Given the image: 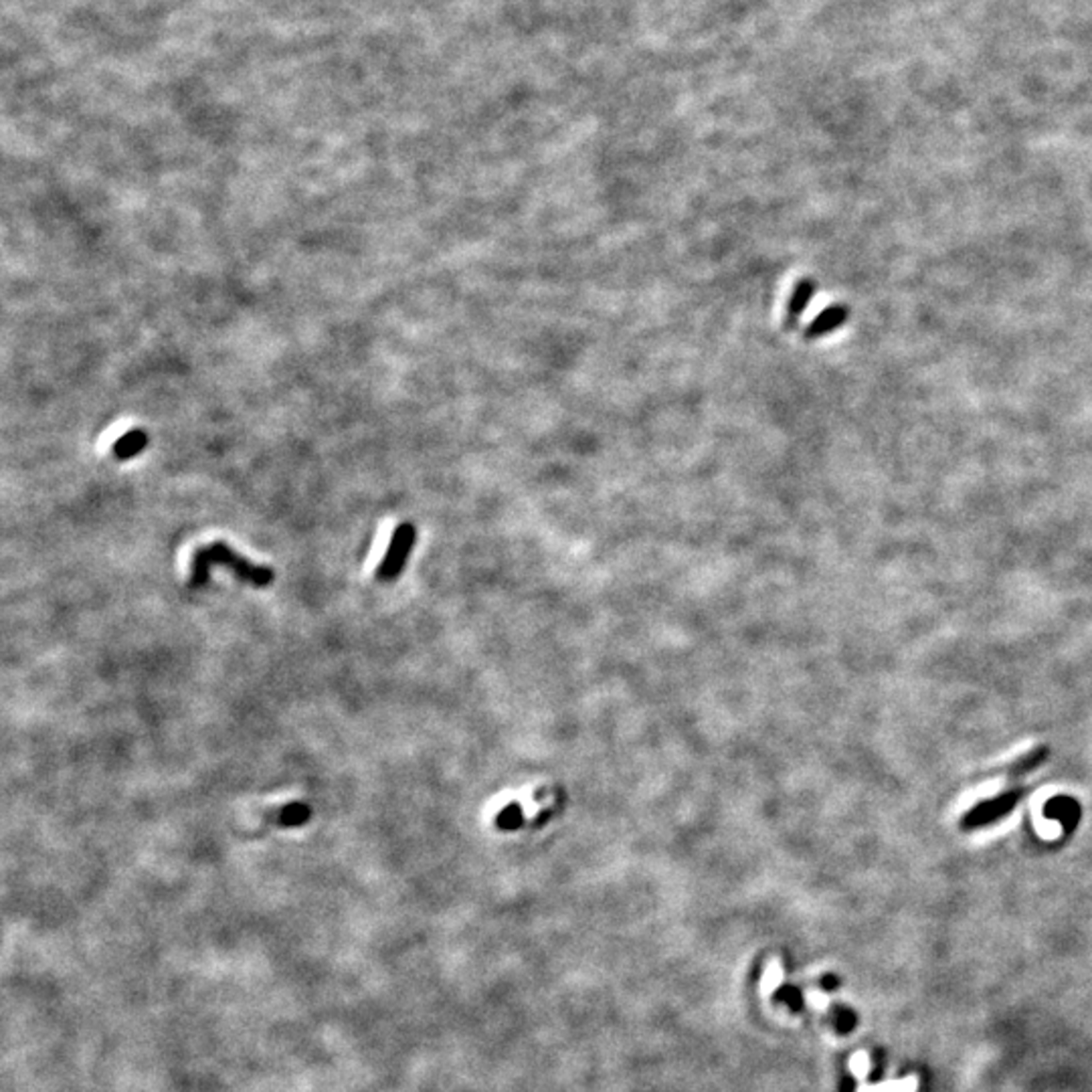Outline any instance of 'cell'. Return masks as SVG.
Listing matches in <instances>:
<instances>
[{
  "label": "cell",
  "mask_w": 1092,
  "mask_h": 1092,
  "mask_svg": "<svg viewBox=\"0 0 1092 1092\" xmlns=\"http://www.w3.org/2000/svg\"><path fill=\"white\" fill-rule=\"evenodd\" d=\"M217 565L227 567L237 579L259 587V589L261 587H270L275 581L273 569L249 563L245 556L237 554L229 544L217 540L194 551L190 561V581H189L190 589H201V587H205L208 583V575H211V567Z\"/></svg>",
  "instance_id": "obj_1"
},
{
  "label": "cell",
  "mask_w": 1092,
  "mask_h": 1092,
  "mask_svg": "<svg viewBox=\"0 0 1092 1092\" xmlns=\"http://www.w3.org/2000/svg\"><path fill=\"white\" fill-rule=\"evenodd\" d=\"M1026 791L1028 789L1024 786H1014V787L1005 789L998 795L987 797V800H982L965 811L963 818H961V828L965 832H975V830L991 828V825L1000 823L1021 803Z\"/></svg>",
  "instance_id": "obj_2"
},
{
  "label": "cell",
  "mask_w": 1092,
  "mask_h": 1092,
  "mask_svg": "<svg viewBox=\"0 0 1092 1092\" xmlns=\"http://www.w3.org/2000/svg\"><path fill=\"white\" fill-rule=\"evenodd\" d=\"M415 540H417L415 526L411 522H401L395 528L393 537H390L389 549L383 556L381 565L376 567V572H374L376 579H379L381 583H390V581L399 579L403 569L407 567Z\"/></svg>",
  "instance_id": "obj_3"
},
{
  "label": "cell",
  "mask_w": 1092,
  "mask_h": 1092,
  "mask_svg": "<svg viewBox=\"0 0 1092 1092\" xmlns=\"http://www.w3.org/2000/svg\"><path fill=\"white\" fill-rule=\"evenodd\" d=\"M848 318H850V307L844 306V304H836V306L825 307V310H821V312L807 324V328H805V332H803L805 340L823 339V336H828V334H832L834 330L842 328V326L846 324V322H848Z\"/></svg>",
  "instance_id": "obj_4"
},
{
  "label": "cell",
  "mask_w": 1092,
  "mask_h": 1092,
  "mask_svg": "<svg viewBox=\"0 0 1092 1092\" xmlns=\"http://www.w3.org/2000/svg\"><path fill=\"white\" fill-rule=\"evenodd\" d=\"M1048 757H1050V749L1046 745L1032 747L1024 754H1018L1014 761L1003 765L1001 775L1010 781H1019V779H1024L1026 775L1038 771V769L1048 761Z\"/></svg>",
  "instance_id": "obj_5"
},
{
  "label": "cell",
  "mask_w": 1092,
  "mask_h": 1092,
  "mask_svg": "<svg viewBox=\"0 0 1092 1092\" xmlns=\"http://www.w3.org/2000/svg\"><path fill=\"white\" fill-rule=\"evenodd\" d=\"M816 290H818L816 279L803 277V279H800V282H797V286L791 291V298L787 302V316H786L787 328H795L797 324H800V320H802L803 312L807 310L809 302L814 300V296H816Z\"/></svg>",
  "instance_id": "obj_6"
},
{
  "label": "cell",
  "mask_w": 1092,
  "mask_h": 1092,
  "mask_svg": "<svg viewBox=\"0 0 1092 1092\" xmlns=\"http://www.w3.org/2000/svg\"><path fill=\"white\" fill-rule=\"evenodd\" d=\"M312 818V807L307 803L296 802V803H288L277 807L275 811H270L268 819L273 821L279 828H300V825H306Z\"/></svg>",
  "instance_id": "obj_7"
},
{
  "label": "cell",
  "mask_w": 1092,
  "mask_h": 1092,
  "mask_svg": "<svg viewBox=\"0 0 1092 1092\" xmlns=\"http://www.w3.org/2000/svg\"><path fill=\"white\" fill-rule=\"evenodd\" d=\"M148 441H150V438L144 429H132L128 433H124V436L114 443V447H111V454H114L116 459H120V461L132 459L146 450Z\"/></svg>",
  "instance_id": "obj_8"
},
{
  "label": "cell",
  "mask_w": 1092,
  "mask_h": 1092,
  "mask_svg": "<svg viewBox=\"0 0 1092 1092\" xmlns=\"http://www.w3.org/2000/svg\"><path fill=\"white\" fill-rule=\"evenodd\" d=\"M917 1090V1078L915 1076H908L904 1081H892V1083H885V1084H878V1086H862L860 1092H915Z\"/></svg>",
  "instance_id": "obj_9"
},
{
  "label": "cell",
  "mask_w": 1092,
  "mask_h": 1092,
  "mask_svg": "<svg viewBox=\"0 0 1092 1092\" xmlns=\"http://www.w3.org/2000/svg\"><path fill=\"white\" fill-rule=\"evenodd\" d=\"M496 823L500 825V828H506V830L516 828V825L521 823V807L510 805L506 811H500Z\"/></svg>",
  "instance_id": "obj_10"
},
{
  "label": "cell",
  "mask_w": 1092,
  "mask_h": 1092,
  "mask_svg": "<svg viewBox=\"0 0 1092 1092\" xmlns=\"http://www.w3.org/2000/svg\"><path fill=\"white\" fill-rule=\"evenodd\" d=\"M850 1070L856 1078H864L868 1072H870V1058H868V1054H864V1052L853 1054L850 1060Z\"/></svg>",
  "instance_id": "obj_11"
},
{
  "label": "cell",
  "mask_w": 1092,
  "mask_h": 1092,
  "mask_svg": "<svg viewBox=\"0 0 1092 1092\" xmlns=\"http://www.w3.org/2000/svg\"><path fill=\"white\" fill-rule=\"evenodd\" d=\"M779 977H781V969H779V965H771V969H769V973H767V977H765L767 982H765L763 989H765V991H771V989H773V985H775V984H779Z\"/></svg>",
  "instance_id": "obj_12"
},
{
  "label": "cell",
  "mask_w": 1092,
  "mask_h": 1092,
  "mask_svg": "<svg viewBox=\"0 0 1092 1092\" xmlns=\"http://www.w3.org/2000/svg\"><path fill=\"white\" fill-rule=\"evenodd\" d=\"M809 1000H811V1003H816L818 1007L828 1005V1000H825V998H819V993H814V996H811Z\"/></svg>",
  "instance_id": "obj_13"
}]
</instances>
